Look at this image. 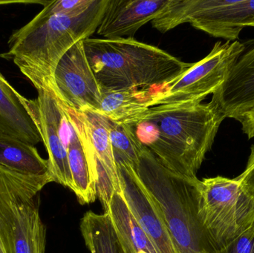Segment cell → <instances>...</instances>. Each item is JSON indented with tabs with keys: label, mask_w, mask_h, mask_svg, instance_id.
<instances>
[{
	"label": "cell",
	"mask_w": 254,
	"mask_h": 253,
	"mask_svg": "<svg viewBox=\"0 0 254 253\" xmlns=\"http://www.w3.org/2000/svg\"><path fill=\"white\" fill-rule=\"evenodd\" d=\"M157 92L138 89L102 91L101 103L95 112L122 124L127 119L151 108Z\"/></svg>",
	"instance_id": "cell-15"
},
{
	"label": "cell",
	"mask_w": 254,
	"mask_h": 253,
	"mask_svg": "<svg viewBox=\"0 0 254 253\" xmlns=\"http://www.w3.org/2000/svg\"><path fill=\"white\" fill-rule=\"evenodd\" d=\"M237 120L242 126V130L249 139L254 138V107L240 116Z\"/></svg>",
	"instance_id": "cell-24"
},
{
	"label": "cell",
	"mask_w": 254,
	"mask_h": 253,
	"mask_svg": "<svg viewBox=\"0 0 254 253\" xmlns=\"http://www.w3.org/2000/svg\"><path fill=\"white\" fill-rule=\"evenodd\" d=\"M83 44L101 91H162L192 65L134 38H88Z\"/></svg>",
	"instance_id": "cell-3"
},
{
	"label": "cell",
	"mask_w": 254,
	"mask_h": 253,
	"mask_svg": "<svg viewBox=\"0 0 254 253\" xmlns=\"http://www.w3.org/2000/svg\"><path fill=\"white\" fill-rule=\"evenodd\" d=\"M237 178L254 194V144L251 147L246 169Z\"/></svg>",
	"instance_id": "cell-23"
},
{
	"label": "cell",
	"mask_w": 254,
	"mask_h": 253,
	"mask_svg": "<svg viewBox=\"0 0 254 253\" xmlns=\"http://www.w3.org/2000/svg\"><path fill=\"white\" fill-rule=\"evenodd\" d=\"M0 73H1V72H0Z\"/></svg>",
	"instance_id": "cell-29"
},
{
	"label": "cell",
	"mask_w": 254,
	"mask_h": 253,
	"mask_svg": "<svg viewBox=\"0 0 254 253\" xmlns=\"http://www.w3.org/2000/svg\"><path fill=\"white\" fill-rule=\"evenodd\" d=\"M110 141L117 165L131 166L137 172L140 142L129 126L111 121Z\"/></svg>",
	"instance_id": "cell-20"
},
{
	"label": "cell",
	"mask_w": 254,
	"mask_h": 253,
	"mask_svg": "<svg viewBox=\"0 0 254 253\" xmlns=\"http://www.w3.org/2000/svg\"><path fill=\"white\" fill-rule=\"evenodd\" d=\"M0 165L26 175L52 176L49 160L40 155L35 146L1 132Z\"/></svg>",
	"instance_id": "cell-16"
},
{
	"label": "cell",
	"mask_w": 254,
	"mask_h": 253,
	"mask_svg": "<svg viewBox=\"0 0 254 253\" xmlns=\"http://www.w3.org/2000/svg\"><path fill=\"white\" fill-rule=\"evenodd\" d=\"M194 186L197 215L213 253L254 224V194L237 178H197Z\"/></svg>",
	"instance_id": "cell-5"
},
{
	"label": "cell",
	"mask_w": 254,
	"mask_h": 253,
	"mask_svg": "<svg viewBox=\"0 0 254 253\" xmlns=\"http://www.w3.org/2000/svg\"><path fill=\"white\" fill-rule=\"evenodd\" d=\"M139 152L137 175L162 215L178 253H213L197 215L194 182L198 178L169 170L140 142Z\"/></svg>",
	"instance_id": "cell-4"
},
{
	"label": "cell",
	"mask_w": 254,
	"mask_h": 253,
	"mask_svg": "<svg viewBox=\"0 0 254 253\" xmlns=\"http://www.w3.org/2000/svg\"><path fill=\"white\" fill-rule=\"evenodd\" d=\"M225 117L211 102L151 107L122 124L169 170L196 178Z\"/></svg>",
	"instance_id": "cell-1"
},
{
	"label": "cell",
	"mask_w": 254,
	"mask_h": 253,
	"mask_svg": "<svg viewBox=\"0 0 254 253\" xmlns=\"http://www.w3.org/2000/svg\"><path fill=\"white\" fill-rule=\"evenodd\" d=\"M69 126L66 148L72 178L71 190L75 193L81 204H88L96 200V183L92 176L81 142L70 125Z\"/></svg>",
	"instance_id": "cell-17"
},
{
	"label": "cell",
	"mask_w": 254,
	"mask_h": 253,
	"mask_svg": "<svg viewBox=\"0 0 254 253\" xmlns=\"http://www.w3.org/2000/svg\"><path fill=\"white\" fill-rule=\"evenodd\" d=\"M210 102L225 118L234 120L254 108V47L237 59Z\"/></svg>",
	"instance_id": "cell-13"
},
{
	"label": "cell",
	"mask_w": 254,
	"mask_h": 253,
	"mask_svg": "<svg viewBox=\"0 0 254 253\" xmlns=\"http://www.w3.org/2000/svg\"><path fill=\"white\" fill-rule=\"evenodd\" d=\"M46 228L40 213V202L24 209L13 230V253H46Z\"/></svg>",
	"instance_id": "cell-18"
},
{
	"label": "cell",
	"mask_w": 254,
	"mask_h": 253,
	"mask_svg": "<svg viewBox=\"0 0 254 253\" xmlns=\"http://www.w3.org/2000/svg\"><path fill=\"white\" fill-rule=\"evenodd\" d=\"M0 253H7L5 249H4V245H3L2 242H1V239H0Z\"/></svg>",
	"instance_id": "cell-26"
},
{
	"label": "cell",
	"mask_w": 254,
	"mask_h": 253,
	"mask_svg": "<svg viewBox=\"0 0 254 253\" xmlns=\"http://www.w3.org/2000/svg\"><path fill=\"white\" fill-rule=\"evenodd\" d=\"M35 100L25 99L27 109L34 119L49 155V169L54 182L72 189L66 142L69 125L53 92L38 91Z\"/></svg>",
	"instance_id": "cell-9"
},
{
	"label": "cell",
	"mask_w": 254,
	"mask_h": 253,
	"mask_svg": "<svg viewBox=\"0 0 254 253\" xmlns=\"http://www.w3.org/2000/svg\"><path fill=\"white\" fill-rule=\"evenodd\" d=\"M108 0H95L77 16L45 15L41 12L8 39L10 58L37 92L52 90L54 74L64 55L78 42L90 38L98 29Z\"/></svg>",
	"instance_id": "cell-2"
},
{
	"label": "cell",
	"mask_w": 254,
	"mask_h": 253,
	"mask_svg": "<svg viewBox=\"0 0 254 253\" xmlns=\"http://www.w3.org/2000/svg\"><path fill=\"white\" fill-rule=\"evenodd\" d=\"M215 253H254V224L234 242Z\"/></svg>",
	"instance_id": "cell-22"
},
{
	"label": "cell",
	"mask_w": 254,
	"mask_h": 253,
	"mask_svg": "<svg viewBox=\"0 0 254 253\" xmlns=\"http://www.w3.org/2000/svg\"><path fill=\"white\" fill-rule=\"evenodd\" d=\"M185 23L212 37L236 41L243 28L254 24V0H169L152 21L161 33Z\"/></svg>",
	"instance_id": "cell-6"
},
{
	"label": "cell",
	"mask_w": 254,
	"mask_h": 253,
	"mask_svg": "<svg viewBox=\"0 0 254 253\" xmlns=\"http://www.w3.org/2000/svg\"><path fill=\"white\" fill-rule=\"evenodd\" d=\"M95 0H55L49 1L43 7L41 13L45 15L80 16L88 10Z\"/></svg>",
	"instance_id": "cell-21"
},
{
	"label": "cell",
	"mask_w": 254,
	"mask_h": 253,
	"mask_svg": "<svg viewBox=\"0 0 254 253\" xmlns=\"http://www.w3.org/2000/svg\"><path fill=\"white\" fill-rule=\"evenodd\" d=\"M122 195L157 253H178L156 205L131 166L118 164Z\"/></svg>",
	"instance_id": "cell-11"
},
{
	"label": "cell",
	"mask_w": 254,
	"mask_h": 253,
	"mask_svg": "<svg viewBox=\"0 0 254 253\" xmlns=\"http://www.w3.org/2000/svg\"><path fill=\"white\" fill-rule=\"evenodd\" d=\"M80 232L90 253H134L130 245L116 231L111 218L92 211L80 221Z\"/></svg>",
	"instance_id": "cell-14"
},
{
	"label": "cell",
	"mask_w": 254,
	"mask_h": 253,
	"mask_svg": "<svg viewBox=\"0 0 254 253\" xmlns=\"http://www.w3.org/2000/svg\"><path fill=\"white\" fill-rule=\"evenodd\" d=\"M136 253H149L143 252V251H139V252H137Z\"/></svg>",
	"instance_id": "cell-27"
},
{
	"label": "cell",
	"mask_w": 254,
	"mask_h": 253,
	"mask_svg": "<svg viewBox=\"0 0 254 253\" xmlns=\"http://www.w3.org/2000/svg\"><path fill=\"white\" fill-rule=\"evenodd\" d=\"M246 50V44L238 40L217 42L205 57L192 63L167 89L157 92L152 107L202 102L223 84L230 70Z\"/></svg>",
	"instance_id": "cell-8"
},
{
	"label": "cell",
	"mask_w": 254,
	"mask_h": 253,
	"mask_svg": "<svg viewBox=\"0 0 254 253\" xmlns=\"http://www.w3.org/2000/svg\"><path fill=\"white\" fill-rule=\"evenodd\" d=\"M52 91L71 109H98L102 91L86 56L83 40L74 44L58 62Z\"/></svg>",
	"instance_id": "cell-10"
},
{
	"label": "cell",
	"mask_w": 254,
	"mask_h": 253,
	"mask_svg": "<svg viewBox=\"0 0 254 253\" xmlns=\"http://www.w3.org/2000/svg\"><path fill=\"white\" fill-rule=\"evenodd\" d=\"M116 231L127 241L134 253L139 251L157 253L138 223L127 206L122 193H114L107 212Z\"/></svg>",
	"instance_id": "cell-19"
},
{
	"label": "cell",
	"mask_w": 254,
	"mask_h": 253,
	"mask_svg": "<svg viewBox=\"0 0 254 253\" xmlns=\"http://www.w3.org/2000/svg\"><path fill=\"white\" fill-rule=\"evenodd\" d=\"M169 0H108L97 29L104 39L134 38L143 25L155 19Z\"/></svg>",
	"instance_id": "cell-12"
},
{
	"label": "cell",
	"mask_w": 254,
	"mask_h": 253,
	"mask_svg": "<svg viewBox=\"0 0 254 253\" xmlns=\"http://www.w3.org/2000/svg\"><path fill=\"white\" fill-rule=\"evenodd\" d=\"M49 1L41 0H0V5L11 4H40L46 5Z\"/></svg>",
	"instance_id": "cell-25"
},
{
	"label": "cell",
	"mask_w": 254,
	"mask_h": 253,
	"mask_svg": "<svg viewBox=\"0 0 254 253\" xmlns=\"http://www.w3.org/2000/svg\"><path fill=\"white\" fill-rule=\"evenodd\" d=\"M252 27H254V25H252Z\"/></svg>",
	"instance_id": "cell-28"
},
{
	"label": "cell",
	"mask_w": 254,
	"mask_h": 253,
	"mask_svg": "<svg viewBox=\"0 0 254 253\" xmlns=\"http://www.w3.org/2000/svg\"><path fill=\"white\" fill-rule=\"evenodd\" d=\"M60 103L68 124L81 142L96 183L97 197L107 212L114 193H122L110 141L111 121L95 111H77Z\"/></svg>",
	"instance_id": "cell-7"
}]
</instances>
